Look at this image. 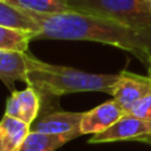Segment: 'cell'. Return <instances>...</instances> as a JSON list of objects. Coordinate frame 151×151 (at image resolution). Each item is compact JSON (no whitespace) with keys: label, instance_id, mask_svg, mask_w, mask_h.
<instances>
[{"label":"cell","instance_id":"30bf717a","mask_svg":"<svg viewBox=\"0 0 151 151\" xmlns=\"http://www.w3.org/2000/svg\"><path fill=\"white\" fill-rule=\"evenodd\" d=\"M29 131L28 123L4 115L0 119V151H19Z\"/></svg>","mask_w":151,"mask_h":151},{"label":"cell","instance_id":"2e32d148","mask_svg":"<svg viewBox=\"0 0 151 151\" xmlns=\"http://www.w3.org/2000/svg\"><path fill=\"white\" fill-rule=\"evenodd\" d=\"M147 76L151 78V57H150L149 63H147Z\"/></svg>","mask_w":151,"mask_h":151},{"label":"cell","instance_id":"5b68a950","mask_svg":"<svg viewBox=\"0 0 151 151\" xmlns=\"http://www.w3.org/2000/svg\"><path fill=\"white\" fill-rule=\"evenodd\" d=\"M151 93V78L149 76H139L123 70L118 73V80L113 86V99L126 113L141 101L143 97Z\"/></svg>","mask_w":151,"mask_h":151},{"label":"cell","instance_id":"ba28073f","mask_svg":"<svg viewBox=\"0 0 151 151\" xmlns=\"http://www.w3.org/2000/svg\"><path fill=\"white\" fill-rule=\"evenodd\" d=\"M125 114L126 111L114 99L106 101L98 106L93 107L89 111L83 113L82 121H81V133H82V135L99 134L107 130L110 126H113Z\"/></svg>","mask_w":151,"mask_h":151},{"label":"cell","instance_id":"9a60e30c","mask_svg":"<svg viewBox=\"0 0 151 151\" xmlns=\"http://www.w3.org/2000/svg\"><path fill=\"white\" fill-rule=\"evenodd\" d=\"M129 114H133L141 119L149 121L151 122V93H149L146 97L138 101L133 107L130 109Z\"/></svg>","mask_w":151,"mask_h":151},{"label":"cell","instance_id":"7a4b0ae2","mask_svg":"<svg viewBox=\"0 0 151 151\" xmlns=\"http://www.w3.org/2000/svg\"><path fill=\"white\" fill-rule=\"evenodd\" d=\"M117 80L118 74L88 73L74 68L48 64L33 57L25 83L39 91L44 105L52 98L81 91H104L111 94Z\"/></svg>","mask_w":151,"mask_h":151},{"label":"cell","instance_id":"8fae6325","mask_svg":"<svg viewBox=\"0 0 151 151\" xmlns=\"http://www.w3.org/2000/svg\"><path fill=\"white\" fill-rule=\"evenodd\" d=\"M78 134H44L29 131L19 151H56L65 143L78 138Z\"/></svg>","mask_w":151,"mask_h":151},{"label":"cell","instance_id":"ac0fdd59","mask_svg":"<svg viewBox=\"0 0 151 151\" xmlns=\"http://www.w3.org/2000/svg\"><path fill=\"white\" fill-rule=\"evenodd\" d=\"M3 1H5V0H3Z\"/></svg>","mask_w":151,"mask_h":151},{"label":"cell","instance_id":"277c9868","mask_svg":"<svg viewBox=\"0 0 151 151\" xmlns=\"http://www.w3.org/2000/svg\"><path fill=\"white\" fill-rule=\"evenodd\" d=\"M122 141H142L151 143V122L126 113L107 130L88 139V143H109Z\"/></svg>","mask_w":151,"mask_h":151},{"label":"cell","instance_id":"8992f818","mask_svg":"<svg viewBox=\"0 0 151 151\" xmlns=\"http://www.w3.org/2000/svg\"><path fill=\"white\" fill-rule=\"evenodd\" d=\"M83 113L64 111L58 109H49L40 111L37 119L31 125V131L44 134H78L81 133V121Z\"/></svg>","mask_w":151,"mask_h":151},{"label":"cell","instance_id":"5bb4252c","mask_svg":"<svg viewBox=\"0 0 151 151\" xmlns=\"http://www.w3.org/2000/svg\"><path fill=\"white\" fill-rule=\"evenodd\" d=\"M32 40H33L32 32L0 25V49L28 52L29 42Z\"/></svg>","mask_w":151,"mask_h":151},{"label":"cell","instance_id":"7c38bea8","mask_svg":"<svg viewBox=\"0 0 151 151\" xmlns=\"http://www.w3.org/2000/svg\"><path fill=\"white\" fill-rule=\"evenodd\" d=\"M0 25L7 28L32 32L33 37L40 32V27L25 11L0 0Z\"/></svg>","mask_w":151,"mask_h":151},{"label":"cell","instance_id":"6da1fadb","mask_svg":"<svg viewBox=\"0 0 151 151\" xmlns=\"http://www.w3.org/2000/svg\"><path fill=\"white\" fill-rule=\"evenodd\" d=\"M27 13L40 27L33 40H81L111 45L131 53L146 65L151 57V29L134 28L111 19L73 11L57 15Z\"/></svg>","mask_w":151,"mask_h":151},{"label":"cell","instance_id":"4fadbf2b","mask_svg":"<svg viewBox=\"0 0 151 151\" xmlns=\"http://www.w3.org/2000/svg\"><path fill=\"white\" fill-rule=\"evenodd\" d=\"M5 1L25 12H33L39 15H57V13L69 12L66 0H5Z\"/></svg>","mask_w":151,"mask_h":151},{"label":"cell","instance_id":"e0dca14e","mask_svg":"<svg viewBox=\"0 0 151 151\" xmlns=\"http://www.w3.org/2000/svg\"><path fill=\"white\" fill-rule=\"evenodd\" d=\"M145 3H146L147 9H149V12H150V15H151V0H145Z\"/></svg>","mask_w":151,"mask_h":151},{"label":"cell","instance_id":"52a82bcc","mask_svg":"<svg viewBox=\"0 0 151 151\" xmlns=\"http://www.w3.org/2000/svg\"><path fill=\"white\" fill-rule=\"evenodd\" d=\"M41 105L42 102L39 91L32 86H27L24 90L12 91L5 104L4 115L17 118L31 126L40 115Z\"/></svg>","mask_w":151,"mask_h":151},{"label":"cell","instance_id":"9c48e42d","mask_svg":"<svg viewBox=\"0 0 151 151\" xmlns=\"http://www.w3.org/2000/svg\"><path fill=\"white\" fill-rule=\"evenodd\" d=\"M33 57L31 52L0 49V80L9 90L15 91L16 81L27 82V74Z\"/></svg>","mask_w":151,"mask_h":151},{"label":"cell","instance_id":"3957f363","mask_svg":"<svg viewBox=\"0 0 151 151\" xmlns=\"http://www.w3.org/2000/svg\"><path fill=\"white\" fill-rule=\"evenodd\" d=\"M69 11L111 19L126 25L151 29V15L145 0H66Z\"/></svg>","mask_w":151,"mask_h":151}]
</instances>
